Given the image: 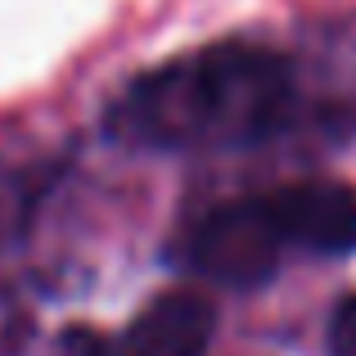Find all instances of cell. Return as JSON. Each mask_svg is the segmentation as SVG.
I'll list each match as a JSON object with an SVG mask.
<instances>
[{
  "label": "cell",
  "instance_id": "cell-3",
  "mask_svg": "<svg viewBox=\"0 0 356 356\" xmlns=\"http://www.w3.org/2000/svg\"><path fill=\"white\" fill-rule=\"evenodd\" d=\"M266 194V208L275 217L289 248L307 252H348L356 248V190L343 181H293L275 185Z\"/></svg>",
  "mask_w": 356,
  "mask_h": 356
},
{
  "label": "cell",
  "instance_id": "cell-5",
  "mask_svg": "<svg viewBox=\"0 0 356 356\" xmlns=\"http://www.w3.org/2000/svg\"><path fill=\"white\" fill-rule=\"evenodd\" d=\"M330 352H334V356H356V298L339 302V312H334V325H330Z\"/></svg>",
  "mask_w": 356,
  "mask_h": 356
},
{
  "label": "cell",
  "instance_id": "cell-2",
  "mask_svg": "<svg viewBox=\"0 0 356 356\" xmlns=\"http://www.w3.org/2000/svg\"><path fill=\"white\" fill-rule=\"evenodd\" d=\"M284 248L289 243L266 208V194H243L194 217L176 239V261L212 284L257 289L275 275Z\"/></svg>",
  "mask_w": 356,
  "mask_h": 356
},
{
  "label": "cell",
  "instance_id": "cell-1",
  "mask_svg": "<svg viewBox=\"0 0 356 356\" xmlns=\"http://www.w3.org/2000/svg\"><path fill=\"white\" fill-rule=\"evenodd\" d=\"M293 108V72L275 50L221 41L136 77L118 95L108 131L127 145L194 154L266 140Z\"/></svg>",
  "mask_w": 356,
  "mask_h": 356
},
{
  "label": "cell",
  "instance_id": "cell-4",
  "mask_svg": "<svg viewBox=\"0 0 356 356\" xmlns=\"http://www.w3.org/2000/svg\"><path fill=\"white\" fill-rule=\"evenodd\" d=\"M212 334H217V307L194 289H172L158 293L127 325L113 356H203Z\"/></svg>",
  "mask_w": 356,
  "mask_h": 356
}]
</instances>
